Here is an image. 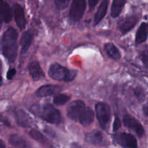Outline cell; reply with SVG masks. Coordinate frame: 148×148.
I'll return each instance as SVG.
<instances>
[{"mask_svg": "<svg viewBox=\"0 0 148 148\" xmlns=\"http://www.w3.org/2000/svg\"><path fill=\"white\" fill-rule=\"evenodd\" d=\"M16 74V70L14 69H10L9 71L7 72V77L8 79H12L13 78V77Z\"/></svg>", "mask_w": 148, "mask_h": 148, "instance_id": "obj_27", "label": "cell"}, {"mask_svg": "<svg viewBox=\"0 0 148 148\" xmlns=\"http://www.w3.org/2000/svg\"><path fill=\"white\" fill-rule=\"evenodd\" d=\"M98 1H93V0H90L89 1V4H90V8H93L95 6V4H97V3H98Z\"/></svg>", "mask_w": 148, "mask_h": 148, "instance_id": "obj_30", "label": "cell"}, {"mask_svg": "<svg viewBox=\"0 0 148 148\" xmlns=\"http://www.w3.org/2000/svg\"><path fill=\"white\" fill-rule=\"evenodd\" d=\"M138 19L135 16H130L123 18L119 22L118 27L122 34L128 33L136 25Z\"/></svg>", "mask_w": 148, "mask_h": 148, "instance_id": "obj_9", "label": "cell"}, {"mask_svg": "<svg viewBox=\"0 0 148 148\" xmlns=\"http://www.w3.org/2000/svg\"><path fill=\"white\" fill-rule=\"evenodd\" d=\"M55 4L57 8H59V10H64V9L66 8L69 4V1H66V0H56L55 1Z\"/></svg>", "mask_w": 148, "mask_h": 148, "instance_id": "obj_25", "label": "cell"}, {"mask_svg": "<svg viewBox=\"0 0 148 148\" xmlns=\"http://www.w3.org/2000/svg\"><path fill=\"white\" fill-rule=\"evenodd\" d=\"M0 148H6L5 144L1 139H0Z\"/></svg>", "mask_w": 148, "mask_h": 148, "instance_id": "obj_31", "label": "cell"}, {"mask_svg": "<svg viewBox=\"0 0 148 148\" xmlns=\"http://www.w3.org/2000/svg\"><path fill=\"white\" fill-rule=\"evenodd\" d=\"M17 123L20 126L23 127H27L30 125V119L23 111H18L16 112Z\"/></svg>", "mask_w": 148, "mask_h": 148, "instance_id": "obj_22", "label": "cell"}, {"mask_svg": "<svg viewBox=\"0 0 148 148\" xmlns=\"http://www.w3.org/2000/svg\"><path fill=\"white\" fill-rule=\"evenodd\" d=\"M85 140L88 143L91 144H101L103 141V134L98 130H93L85 134Z\"/></svg>", "mask_w": 148, "mask_h": 148, "instance_id": "obj_18", "label": "cell"}, {"mask_svg": "<svg viewBox=\"0 0 148 148\" xmlns=\"http://www.w3.org/2000/svg\"><path fill=\"white\" fill-rule=\"evenodd\" d=\"M33 38H34V36H33V33L32 32V30H27L23 33L20 41V46L22 47V53L24 54V53H27V51L30 49V46H31Z\"/></svg>", "mask_w": 148, "mask_h": 148, "instance_id": "obj_12", "label": "cell"}, {"mask_svg": "<svg viewBox=\"0 0 148 148\" xmlns=\"http://www.w3.org/2000/svg\"><path fill=\"white\" fill-rule=\"evenodd\" d=\"M76 75V71L70 70L58 63L51 65L49 69V77L57 81L71 82L75 79Z\"/></svg>", "mask_w": 148, "mask_h": 148, "instance_id": "obj_3", "label": "cell"}, {"mask_svg": "<svg viewBox=\"0 0 148 148\" xmlns=\"http://www.w3.org/2000/svg\"><path fill=\"white\" fill-rule=\"evenodd\" d=\"M86 9L85 0H74L69 10V17L72 21L77 22L82 18Z\"/></svg>", "mask_w": 148, "mask_h": 148, "instance_id": "obj_5", "label": "cell"}, {"mask_svg": "<svg viewBox=\"0 0 148 148\" xmlns=\"http://www.w3.org/2000/svg\"><path fill=\"white\" fill-rule=\"evenodd\" d=\"M32 112L50 124H59L62 121L60 112L51 104H45L42 107H39L38 109L33 106Z\"/></svg>", "mask_w": 148, "mask_h": 148, "instance_id": "obj_2", "label": "cell"}, {"mask_svg": "<svg viewBox=\"0 0 148 148\" xmlns=\"http://www.w3.org/2000/svg\"><path fill=\"white\" fill-rule=\"evenodd\" d=\"M121 127V121H120V119L118 118V117H116L115 119H114V132L118 131L119 130Z\"/></svg>", "mask_w": 148, "mask_h": 148, "instance_id": "obj_26", "label": "cell"}, {"mask_svg": "<svg viewBox=\"0 0 148 148\" xmlns=\"http://www.w3.org/2000/svg\"><path fill=\"white\" fill-rule=\"evenodd\" d=\"M126 4L125 0H114L111 6V17L116 18L121 14L124 4Z\"/></svg>", "mask_w": 148, "mask_h": 148, "instance_id": "obj_21", "label": "cell"}, {"mask_svg": "<svg viewBox=\"0 0 148 148\" xmlns=\"http://www.w3.org/2000/svg\"><path fill=\"white\" fill-rule=\"evenodd\" d=\"M1 19H0V30H1Z\"/></svg>", "mask_w": 148, "mask_h": 148, "instance_id": "obj_34", "label": "cell"}, {"mask_svg": "<svg viewBox=\"0 0 148 148\" xmlns=\"http://www.w3.org/2000/svg\"><path fill=\"white\" fill-rule=\"evenodd\" d=\"M70 98V96L65 94H59L56 95L53 98V103L57 106H62L68 102V101Z\"/></svg>", "mask_w": 148, "mask_h": 148, "instance_id": "obj_23", "label": "cell"}, {"mask_svg": "<svg viewBox=\"0 0 148 148\" xmlns=\"http://www.w3.org/2000/svg\"><path fill=\"white\" fill-rule=\"evenodd\" d=\"M124 124L126 127L130 130H132L133 132L137 134V136L142 137L145 134V129L141 123L136 119L134 117L130 115H125L124 117Z\"/></svg>", "mask_w": 148, "mask_h": 148, "instance_id": "obj_8", "label": "cell"}, {"mask_svg": "<svg viewBox=\"0 0 148 148\" xmlns=\"http://www.w3.org/2000/svg\"><path fill=\"white\" fill-rule=\"evenodd\" d=\"M62 88L60 86L54 85H43L36 90V95L38 97H48L53 95L55 94L62 91Z\"/></svg>", "mask_w": 148, "mask_h": 148, "instance_id": "obj_10", "label": "cell"}, {"mask_svg": "<svg viewBox=\"0 0 148 148\" xmlns=\"http://www.w3.org/2000/svg\"><path fill=\"white\" fill-rule=\"evenodd\" d=\"M78 121L81 125L84 127H88L92 124L94 121V113L92 110L88 107H86L79 116Z\"/></svg>", "mask_w": 148, "mask_h": 148, "instance_id": "obj_14", "label": "cell"}, {"mask_svg": "<svg viewBox=\"0 0 148 148\" xmlns=\"http://www.w3.org/2000/svg\"><path fill=\"white\" fill-rule=\"evenodd\" d=\"M10 143L17 148H30L29 143L18 134H12L10 137Z\"/></svg>", "mask_w": 148, "mask_h": 148, "instance_id": "obj_19", "label": "cell"}, {"mask_svg": "<svg viewBox=\"0 0 148 148\" xmlns=\"http://www.w3.org/2000/svg\"><path fill=\"white\" fill-rule=\"evenodd\" d=\"M108 3H109V1L108 0H103L101 3L98 10H97L96 14L95 15V18H94V25H98L104 18L105 15L106 14Z\"/></svg>", "mask_w": 148, "mask_h": 148, "instance_id": "obj_17", "label": "cell"}, {"mask_svg": "<svg viewBox=\"0 0 148 148\" xmlns=\"http://www.w3.org/2000/svg\"><path fill=\"white\" fill-rule=\"evenodd\" d=\"M145 114L148 116V103H147V106H146L145 108Z\"/></svg>", "mask_w": 148, "mask_h": 148, "instance_id": "obj_33", "label": "cell"}, {"mask_svg": "<svg viewBox=\"0 0 148 148\" xmlns=\"http://www.w3.org/2000/svg\"><path fill=\"white\" fill-rule=\"evenodd\" d=\"M148 37V24L145 23H142L139 27L136 33L135 43L136 44H140L147 40Z\"/></svg>", "mask_w": 148, "mask_h": 148, "instance_id": "obj_16", "label": "cell"}, {"mask_svg": "<svg viewBox=\"0 0 148 148\" xmlns=\"http://www.w3.org/2000/svg\"><path fill=\"white\" fill-rule=\"evenodd\" d=\"M104 49L107 54L114 60H119L121 59V53L116 46L111 43H106L104 46Z\"/></svg>", "mask_w": 148, "mask_h": 148, "instance_id": "obj_20", "label": "cell"}, {"mask_svg": "<svg viewBox=\"0 0 148 148\" xmlns=\"http://www.w3.org/2000/svg\"><path fill=\"white\" fill-rule=\"evenodd\" d=\"M1 61H0V86H1V83H2V78H1Z\"/></svg>", "mask_w": 148, "mask_h": 148, "instance_id": "obj_32", "label": "cell"}, {"mask_svg": "<svg viewBox=\"0 0 148 148\" xmlns=\"http://www.w3.org/2000/svg\"><path fill=\"white\" fill-rule=\"evenodd\" d=\"M140 58H141L142 62H143L145 66L147 68H148V55L146 54V53H142Z\"/></svg>", "mask_w": 148, "mask_h": 148, "instance_id": "obj_28", "label": "cell"}, {"mask_svg": "<svg viewBox=\"0 0 148 148\" xmlns=\"http://www.w3.org/2000/svg\"><path fill=\"white\" fill-rule=\"evenodd\" d=\"M0 17L6 23L11 22L12 19V12L10 6L6 1H0Z\"/></svg>", "mask_w": 148, "mask_h": 148, "instance_id": "obj_15", "label": "cell"}, {"mask_svg": "<svg viewBox=\"0 0 148 148\" xmlns=\"http://www.w3.org/2000/svg\"><path fill=\"white\" fill-rule=\"evenodd\" d=\"M114 140L117 144L124 148H137V141L134 136L128 133L116 134Z\"/></svg>", "mask_w": 148, "mask_h": 148, "instance_id": "obj_6", "label": "cell"}, {"mask_svg": "<svg viewBox=\"0 0 148 148\" xmlns=\"http://www.w3.org/2000/svg\"><path fill=\"white\" fill-rule=\"evenodd\" d=\"M85 108H86L85 103L82 101L77 100V101H73L67 107V110H66L67 116L70 119L77 121Z\"/></svg>", "mask_w": 148, "mask_h": 148, "instance_id": "obj_7", "label": "cell"}, {"mask_svg": "<svg viewBox=\"0 0 148 148\" xmlns=\"http://www.w3.org/2000/svg\"><path fill=\"white\" fill-rule=\"evenodd\" d=\"M30 135L31 136V137H33L35 140L39 142L40 143H46L47 142V140L46 139V137L43 135L40 132H39L38 131L36 130H32L30 132Z\"/></svg>", "mask_w": 148, "mask_h": 148, "instance_id": "obj_24", "label": "cell"}, {"mask_svg": "<svg viewBox=\"0 0 148 148\" xmlns=\"http://www.w3.org/2000/svg\"><path fill=\"white\" fill-rule=\"evenodd\" d=\"M27 69H28V72L32 79L34 81L39 80L45 77L44 72H43L40 64L38 62H33L29 64Z\"/></svg>", "mask_w": 148, "mask_h": 148, "instance_id": "obj_11", "label": "cell"}, {"mask_svg": "<svg viewBox=\"0 0 148 148\" xmlns=\"http://www.w3.org/2000/svg\"><path fill=\"white\" fill-rule=\"evenodd\" d=\"M135 94L139 99L143 98V96H144V92L142 91L141 89H139V88H137V89L135 90Z\"/></svg>", "mask_w": 148, "mask_h": 148, "instance_id": "obj_29", "label": "cell"}, {"mask_svg": "<svg viewBox=\"0 0 148 148\" xmlns=\"http://www.w3.org/2000/svg\"><path fill=\"white\" fill-rule=\"evenodd\" d=\"M14 14L15 22L16 23H17V26H18L20 29H24L25 27L27 21H26L25 16L23 7H22L20 4H14Z\"/></svg>", "mask_w": 148, "mask_h": 148, "instance_id": "obj_13", "label": "cell"}, {"mask_svg": "<svg viewBox=\"0 0 148 148\" xmlns=\"http://www.w3.org/2000/svg\"><path fill=\"white\" fill-rule=\"evenodd\" d=\"M17 32L13 27H10L4 33L1 38V51L9 62L15 61L17 54Z\"/></svg>", "mask_w": 148, "mask_h": 148, "instance_id": "obj_1", "label": "cell"}, {"mask_svg": "<svg viewBox=\"0 0 148 148\" xmlns=\"http://www.w3.org/2000/svg\"><path fill=\"white\" fill-rule=\"evenodd\" d=\"M95 112L100 125L102 128L106 129L111 119V110L109 106L106 103H98L95 105Z\"/></svg>", "mask_w": 148, "mask_h": 148, "instance_id": "obj_4", "label": "cell"}]
</instances>
